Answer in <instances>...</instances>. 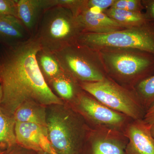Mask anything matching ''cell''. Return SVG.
<instances>
[{
  "instance_id": "cell-1",
  "label": "cell",
  "mask_w": 154,
  "mask_h": 154,
  "mask_svg": "<svg viewBox=\"0 0 154 154\" xmlns=\"http://www.w3.org/2000/svg\"><path fill=\"white\" fill-rule=\"evenodd\" d=\"M41 48L33 36L10 46L0 59V106L9 115L14 116L20 105L29 101L46 106L64 103L53 93L40 71L36 57Z\"/></svg>"
},
{
  "instance_id": "cell-2",
  "label": "cell",
  "mask_w": 154,
  "mask_h": 154,
  "mask_svg": "<svg viewBox=\"0 0 154 154\" xmlns=\"http://www.w3.org/2000/svg\"><path fill=\"white\" fill-rule=\"evenodd\" d=\"M46 128L57 154H81L91 129L82 116L64 103L47 106Z\"/></svg>"
},
{
  "instance_id": "cell-3",
  "label": "cell",
  "mask_w": 154,
  "mask_h": 154,
  "mask_svg": "<svg viewBox=\"0 0 154 154\" xmlns=\"http://www.w3.org/2000/svg\"><path fill=\"white\" fill-rule=\"evenodd\" d=\"M107 76L130 90L154 75V55L135 49L99 51Z\"/></svg>"
},
{
  "instance_id": "cell-4",
  "label": "cell",
  "mask_w": 154,
  "mask_h": 154,
  "mask_svg": "<svg viewBox=\"0 0 154 154\" xmlns=\"http://www.w3.org/2000/svg\"><path fill=\"white\" fill-rule=\"evenodd\" d=\"M42 16L35 36L42 49L54 53L76 43L83 33L76 17L66 8H50L43 11Z\"/></svg>"
},
{
  "instance_id": "cell-5",
  "label": "cell",
  "mask_w": 154,
  "mask_h": 154,
  "mask_svg": "<svg viewBox=\"0 0 154 154\" xmlns=\"http://www.w3.org/2000/svg\"><path fill=\"white\" fill-rule=\"evenodd\" d=\"M77 43L94 50L135 49L154 55V22L107 33H82Z\"/></svg>"
},
{
  "instance_id": "cell-6",
  "label": "cell",
  "mask_w": 154,
  "mask_h": 154,
  "mask_svg": "<svg viewBox=\"0 0 154 154\" xmlns=\"http://www.w3.org/2000/svg\"><path fill=\"white\" fill-rule=\"evenodd\" d=\"M79 85L83 91L110 109L133 120L143 119L146 110L134 90L122 87L107 76L99 82Z\"/></svg>"
},
{
  "instance_id": "cell-7",
  "label": "cell",
  "mask_w": 154,
  "mask_h": 154,
  "mask_svg": "<svg viewBox=\"0 0 154 154\" xmlns=\"http://www.w3.org/2000/svg\"><path fill=\"white\" fill-rule=\"evenodd\" d=\"M63 69L79 82H94L107 76L99 51L76 43L54 53Z\"/></svg>"
},
{
  "instance_id": "cell-8",
  "label": "cell",
  "mask_w": 154,
  "mask_h": 154,
  "mask_svg": "<svg viewBox=\"0 0 154 154\" xmlns=\"http://www.w3.org/2000/svg\"><path fill=\"white\" fill-rule=\"evenodd\" d=\"M71 107L85 119L91 129L109 128L124 132L133 119L110 109L82 91Z\"/></svg>"
},
{
  "instance_id": "cell-9",
  "label": "cell",
  "mask_w": 154,
  "mask_h": 154,
  "mask_svg": "<svg viewBox=\"0 0 154 154\" xmlns=\"http://www.w3.org/2000/svg\"><path fill=\"white\" fill-rule=\"evenodd\" d=\"M128 139L124 133L103 128L91 129L81 154H127Z\"/></svg>"
},
{
  "instance_id": "cell-10",
  "label": "cell",
  "mask_w": 154,
  "mask_h": 154,
  "mask_svg": "<svg viewBox=\"0 0 154 154\" xmlns=\"http://www.w3.org/2000/svg\"><path fill=\"white\" fill-rule=\"evenodd\" d=\"M151 126L143 119L132 120L128 124L123 132L128 139L127 154H154Z\"/></svg>"
},
{
  "instance_id": "cell-11",
  "label": "cell",
  "mask_w": 154,
  "mask_h": 154,
  "mask_svg": "<svg viewBox=\"0 0 154 154\" xmlns=\"http://www.w3.org/2000/svg\"><path fill=\"white\" fill-rule=\"evenodd\" d=\"M15 134L17 144L37 152L57 154L52 148L48 138L47 128L38 125L16 122Z\"/></svg>"
},
{
  "instance_id": "cell-12",
  "label": "cell",
  "mask_w": 154,
  "mask_h": 154,
  "mask_svg": "<svg viewBox=\"0 0 154 154\" xmlns=\"http://www.w3.org/2000/svg\"><path fill=\"white\" fill-rule=\"evenodd\" d=\"M76 17L81 25L83 33H107L127 28L108 17L103 12L85 8L83 5Z\"/></svg>"
},
{
  "instance_id": "cell-13",
  "label": "cell",
  "mask_w": 154,
  "mask_h": 154,
  "mask_svg": "<svg viewBox=\"0 0 154 154\" xmlns=\"http://www.w3.org/2000/svg\"><path fill=\"white\" fill-rule=\"evenodd\" d=\"M48 85L56 96L69 106L75 102L83 91L79 82L64 71Z\"/></svg>"
},
{
  "instance_id": "cell-14",
  "label": "cell",
  "mask_w": 154,
  "mask_h": 154,
  "mask_svg": "<svg viewBox=\"0 0 154 154\" xmlns=\"http://www.w3.org/2000/svg\"><path fill=\"white\" fill-rule=\"evenodd\" d=\"M17 17L26 30L32 31L45 10V0H17Z\"/></svg>"
},
{
  "instance_id": "cell-15",
  "label": "cell",
  "mask_w": 154,
  "mask_h": 154,
  "mask_svg": "<svg viewBox=\"0 0 154 154\" xmlns=\"http://www.w3.org/2000/svg\"><path fill=\"white\" fill-rule=\"evenodd\" d=\"M47 106L34 101L23 103L14 114L16 122L33 123L46 127Z\"/></svg>"
},
{
  "instance_id": "cell-16",
  "label": "cell",
  "mask_w": 154,
  "mask_h": 154,
  "mask_svg": "<svg viewBox=\"0 0 154 154\" xmlns=\"http://www.w3.org/2000/svg\"><path fill=\"white\" fill-rule=\"evenodd\" d=\"M103 12L108 17L127 28L137 27L153 22L149 19L145 13L131 12L111 8Z\"/></svg>"
},
{
  "instance_id": "cell-17",
  "label": "cell",
  "mask_w": 154,
  "mask_h": 154,
  "mask_svg": "<svg viewBox=\"0 0 154 154\" xmlns=\"http://www.w3.org/2000/svg\"><path fill=\"white\" fill-rule=\"evenodd\" d=\"M36 57L40 71L47 85L64 71L54 53L41 48Z\"/></svg>"
},
{
  "instance_id": "cell-18",
  "label": "cell",
  "mask_w": 154,
  "mask_h": 154,
  "mask_svg": "<svg viewBox=\"0 0 154 154\" xmlns=\"http://www.w3.org/2000/svg\"><path fill=\"white\" fill-rule=\"evenodd\" d=\"M16 122L14 116L6 113L0 106V151L8 150L17 144Z\"/></svg>"
},
{
  "instance_id": "cell-19",
  "label": "cell",
  "mask_w": 154,
  "mask_h": 154,
  "mask_svg": "<svg viewBox=\"0 0 154 154\" xmlns=\"http://www.w3.org/2000/svg\"><path fill=\"white\" fill-rule=\"evenodd\" d=\"M26 28L17 17L10 15H0V37L8 39H23Z\"/></svg>"
},
{
  "instance_id": "cell-20",
  "label": "cell",
  "mask_w": 154,
  "mask_h": 154,
  "mask_svg": "<svg viewBox=\"0 0 154 154\" xmlns=\"http://www.w3.org/2000/svg\"><path fill=\"white\" fill-rule=\"evenodd\" d=\"M133 90L146 111L154 104V75L139 83Z\"/></svg>"
},
{
  "instance_id": "cell-21",
  "label": "cell",
  "mask_w": 154,
  "mask_h": 154,
  "mask_svg": "<svg viewBox=\"0 0 154 154\" xmlns=\"http://www.w3.org/2000/svg\"><path fill=\"white\" fill-rule=\"evenodd\" d=\"M110 8L137 13H143L144 9L140 0H115Z\"/></svg>"
},
{
  "instance_id": "cell-22",
  "label": "cell",
  "mask_w": 154,
  "mask_h": 154,
  "mask_svg": "<svg viewBox=\"0 0 154 154\" xmlns=\"http://www.w3.org/2000/svg\"><path fill=\"white\" fill-rule=\"evenodd\" d=\"M115 0H84L83 7L93 11L103 12L110 8Z\"/></svg>"
},
{
  "instance_id": "cell-23",
  "label": "cell",
  "mask_w": 154,
  "mask_h": 154,
  "mask_svg": "<svg viewBox=\"0 0 154 154\" xmlns=\"http://www.w3.org/2000/svg\"><path fill=\"white\" fill-rule=\"evenodd\" d=\"M0 15H10L17 18V0H0Z\"/></svg>"
},
{
  "instance_id": "cell-24",
  "label": "cell",
  "mask_w": 154,
  "mask_h": 154,
  "mask_svg": "<svg viewBox=\"0 0 154 154\" xmlns=\"http://www.w3.org/2000/svg\"><path fill=\"white\" fill-rule=\"evenodd\" d=\"M7 154H38V152L26 148L17 144L9 150Z\"/></svg>"
},
{
  "instance_id": "cell-25",
  "label": "cell",
  "mask_w": 154,
  "mask_h": 154,
  "mask_svg": "<svg viewBox=\"0 0 154 154\" xmlns=\"http://www.w3.org/2000/svg\"><path fill=\"white\" fill-rule=\"evenodd\" d=\"M142 3L146 10L145 14L151 21L154 22V0H142Z\"/></svg>"
},
{
  "instance_id": "cell-26",
  "label": "cell",
  "mask_w": 154,
  "mask_h": 154,
  "mask_svg": "<svg viewBox=\"0 0 154 154\" xmlns=\"http://www.w3.org/2000/svg\"><path fill=\"white\" fill-rule=\"evenodd\" d=\"M143 119L150 125L154 124V104L146 111Z\"/></svg>"
},
{
  "instance_id": "cell-27",
  "label": "cell",
  "mask_w": 154,
  "mask_h": 154,
  "mask_svg": "<svg viewBox=\"0 0 154 154\" xmlns=\"http://www.w3.org/2000/svg\"><path fill=\"white\" fill-rule=\"evenodd\" d=\"M3 98V90L2 88V85H1V83H0V105L2 103V100Z\"/></svg>"
},
{
  "instance_id": "cell-28",
  "label": "cell",
  "mask_w": 154,
  "mask_h": 154,
  "mask_svg": "<svg viewBox=\"0 0 154 154\" xmlns=\"http://www.w3.org/2000/svg\"><path fill=\"white\" fill-rule=\"evenodd\" d=\"M151 132L152 136L154 137V124L152 125L151 128Z\"/></svg>"
},
{
  "instance_id": "cell-29",
  "label": "cell",
  "mask_w": 154,
  "mask_h": 154,
  "mask_svg": "<svg viewBox=\"0 0 154 154\" xmlns=\"http://www.w3.org/2000/svg\"><path fill=\"white\" fill-rule=\"evenodd\" d=\"M9 149L6 151H0V154H7L8 152Z\"/></svg>"
},
{
  "instance_id": "cell-30",
  "label": "cell",
  "mask_w": 154,
  "mask_h": 154,
  "mask_svg": "<svg viewBox=\"0 0 154 154\" xmlns=\"http://www.w3.org/2000/svg\"><path fill=\"white\" fill-rule=\"evenodd\" d=\"M38 154H51L48 153L46 152H38Z\"/></svg>"
}]
</instances>
